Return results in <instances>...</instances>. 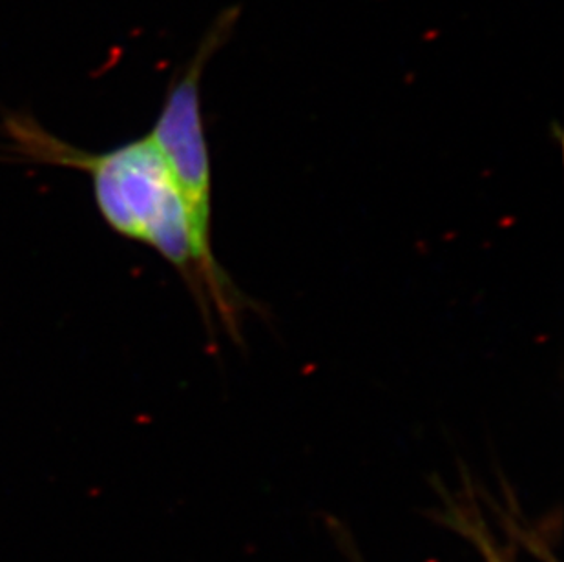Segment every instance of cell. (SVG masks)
Listing matches in <instances>:
<instances>
[{
	"label": "cell",
	"instance_id": "6da1fadb",
	"mask_svg": "<svg viewBox=\"0 0 564 562\" xmlns=\"http://www.w3.org/2000/svg\"><path fill=\"white\" fill-rule=\"evenodd\" d=\"M2 130L11 152L21 161L90 175L102 219L124 238L160 252L182 272L205 309L187 207L171 166L150 133L96 154L66 143L24 112L6 114Z\"/></svg>",
	"mask_w": 564,
	"mask_h": 562
},
{
	"label": "cell",
	"instance_id": "7a4b0ae2",
	"mask_svg": "<svg viewBox=\"0 0 564 562\" xmlns=\"http://www.w3.org/2000/svg\"><path fill=\"white\" fill-rule=\"evenodd\" d=\"M232 17H225L208 33L192 58L187 72L172 85L161 108L160 117L152 130L158 149L171 166L177 188L191 219L192 239L196 250L199 272H202L205 311L208 302L214 303L216 313L230 329H236V303L240 298L232 292L229 278L216 263L210 247V160H208L207 139L203 130L202 99H199V80L208 57L218 48L219 37L227 33Z\"/></svg>",
	"mask_w": 564,
	"mask_h": 562
},
{
	"label": "cell",
	"instance_id": "3957f363",
	"mask_svg": "<svg viewBox=\"0 0 564 562\" xmlns=\"http://www.w3.org/2000/svg\"><path fill=\"white\" fill-rule=\"evenodd\" d=\"M469 536H471V541L477 544V547L482 550V553H485V558L488 559L490 562H506L505 559L501 558V553L497 552L496 548L491 547L490 542H488V539H485V537L480 536V531L475 530V528H471L469 526Z\"/></svg>",
	"mask_w": 564,
	"mask_h": 562
}]
</instances>
